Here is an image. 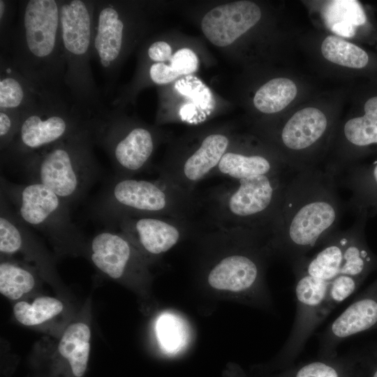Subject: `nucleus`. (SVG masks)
I'll return each instance as SVG.
<instances>
[{
  "label": "nucleus",
  "instance_id": "1",
  "mask_svg": "<svg viewBox=\"0 0 377 377\" xmlns=\"http://www.w3.org/2000/svg\"><path fill=\"white\" fill-rule=\"evenodd\" d=\"M348 230H337L313 256L292 263L295 316L283 354L302 350L316 328L367 279L348 243Z\"/></svg>",
  "mask_w": 377,
  "mask_h": 377
},
{
  "label": "nucleus",
  "instance_id": "2",
  "mask_svg": "<svg viewBox=\"0 0 377 377\" xmlns=\"http://www.w3.org/2000/svg\"><path fill=\"white\" fill-rule=\"evenodd\" d=\"M337 182L336 177L317 167L297 172L288 180L270 238L273 253L291 264L339 230L346 205L339 195Z\"/></svg>",
  "mask_w": 377,
  "mask_h": 377
},
{
  "label": "nucleus",
  "instance_id": "3",
  "mask_svg": "<svg viewBox=\"0 0 377 377\" xmlns=\"http://www.w3.org/2000/svg\"><path fill=\"white\" fill-rule=\"evenodd\" d=\"M17 4V20L1 47V54L6 55L40 94L68 98L61 0H24Z\"/></svg>",
  "mask_w": 377,
  "mask_h": 377
},
{
  "label": "nucleus",
  "instance_id": "4",
  "mask_svg": "<svg viewBox=\"0 0 377 377\" xmlns=\"http://www.w3.org/2000/svg\"><path fill=\"white\" fill-rule=\"evenodd\" d=\"M94 128L22 157L14 165L29 182L47 186L70 205L82 199L101 174Z\"/></svg>",
  "mask_w": 377,
  "mask_h": 377
},
{
  "label": "nucleus",
  "instance_id": "5",
  "mask_svg": "<svg viewBox=\"0 0 377 377\" xmlns=\"http://www.w3.org/2000/svg\"><path fill=\"white\" fill-rule=\"evenodd\" d=\"M287 182L282 173L216 187L202 201L208 210L210 225L225 230L247 228L272 236Z\"/></svg>",
  "mask_w": 377,
  "mask_h": 377
},
{
  "label": "nucleus",
  "instance_id": "6",
  "mask_svg": "<svg viewBox=\"0 0 377 377\" xmlns=\"http://www.w3.org/2000/svg\"><path fill=\"white\" fill-rule=\"evenodd\" d=\"M96 0H61L60 22L66 61L64 85L69 100L91 117L108 109L91 67Z\"/></svg>",
  "mask_w": 377,
  "mask_h": 377
},
{
  "label": "nucleus",
  "instance_id": "7",
  "mask_svg": "<svg viewBox=\"0 0 377 377\" xmlns=\"http://www.w3.org/2000/svg\"><path fill=\"white\" fill-rule=\"evenodd\" d=\"M202 205L158 177L154 180L114 176L92 206L93 216L112 226L121 218L156 215L191 220Z\"/></svg>",
  "mask_w": 377,
  "mask_h": 377
},
{
  "label": "nucleus",
  "instance_id": "8",
  "mask_svg": "<svg viewBox=\"0 0 377 377\" xmlns=\"http://www.w3.org/2000/svg\"><path fill=\"white\" fill-rule=\"evenodd\" d=\"M91 117L64 96L43 94L22 114L19 131L1 160L14 163L22 157L94 128Z\"/></svg>",
  "mask_w": 377,
  "mask_h": 377
},
{
  "label": "nucleus",
  "instance_id": "9",
  "mask_svg": "<svg viewBox=\"0 0 377 377\" xmlns=\"http://www.w3.org/2000/svg\"><path fill=\"white\" fill-rule=\"evenodd\" d=\"M1 195L31 228L47 235L58 247L82 245L83 236L71 217L70 205L38 182L15 184L1 177Z\"/></svg>",
  "mask_w": 377,
  "mask_h": 377
},
{
  "label": "nucleus",
  "instance_id": "10",
  "mask_svg": "<svg viewBox=\"0 0 377 377\" xmlns=\"http://www.w3.org/2000/svg\"><path fill=\"white\" fill-rule=\"evenodd\" d=\"M95 145L108 154L114 176L133 177L149 165L156 147L154 133L143 125L128 122L117 110L110 108L95 118Z\"/></svg>",
  "mask_w": 377,
  "mask_h": 377
},
{
  "label": "nucleus",
  "instance_id": "11",
  "mask_svg": "<svg viewBox=\"0 0 377 377\" xmlns=\"http://www.w3.org/2000/svg\"><path fill=\"white\" fill-rule=\"evenodd\" d=\"M270 237L263 232L239 228L237 248L209 269V286L239 294L256 292L261 286L265 260L273 254Z\"/></svg>",
  "mask_w": 377,
  "mask_h": 377
},
{
  "label": "nucleus",
  "instance_id": "12",
  "mask_svg": "<svg viewBox=\"0 0 377 377\" xmlns=\"http://www.w3.org/2000/svg\"><path fill=\"white\" fill-rule=\"evenodd\" d=\"M229 145L227 135L210 133L186 156L162 165L158 170V178L187 195L195 196L196 186L210 177Z\"/></svg>",
  "mask_w": 377,
  "mask_h": 377
},
{
  "label": "nucleus",
  "instance_id": "13",
  "mask_svg": "<svg viewBox=\"0 0 377 377\" xmlns=\"http://www.w3.org/2000/svg\"><path fill=\"white\" fill-rule=\"evenodd\" d=\"M191 220L156 215L129 216L119 219V228L142 257H157L175 246L191 228Z\"/></svg>",
  "mask_w": 377,
  "mask_h": 377
},
{
  "label": "nucleus",
  "instance_id": "14",
  "mask_svg": "<svg viewBox=\"0 0 377 377\" xmlns=\"http://www.w3.org/2000/svg\"><path fill=\"white\" fill-rule=\"evenodd\" d=\"M328 127L325 114L315 108L296 112L281 131V143L290 154L286 165L295 173L313 168L308 151L324 137Z\"/></svg>",
  "mask_w": 377,
  "mask_h": 377
},
{
  "label": "nucleus",
  "instance_id": "15",
  "mask_svg": "<svg viewBox=\"0 0 377 377\" xmlns=\"http://www.w3.org/2000/svg\"><path fill=\"white\" fill-rule=\"evenodd\" d=\"M377 327V278L319 335L320 351L334 354L347 339Z\"/></svg>",
  "mask_w": 377,
  "mask_h": 377
},
{
  "label": "nucleus",
  "instance_id": "16",
  "mask_svg": "<svg viewBox=\"0 0 377 377\" xmlns=\"http://www.w3.org/2000/svg\"><path fill=\"white\" fill-rule=\"evenodd\" d=\"M90 258L102 273L120 279L132 272L145 271L143 257L121 232L103 230L95 235L89 245Z\"/></svg>",
  "mask_w": 377,
  "mask_h": 377
},
{
  "label": "nucleus",
  "instance_id": "17",
  "mask_svg": "<svg viewBox=\"0 0 377 377\" xmlns=\"http://www.w3.org/2000/svg\"><path fill=\"white\" fill-rule=\"evenodd\" d=\"M261 11L254 2L238 1L214 8L202 18L201 28L214 45L226 47L253 27Z\"/></svg>",
  "mask_w": 377,
  "mask_h": 377
},
{
  "label": "nucleus",
  "instance_id": "18",
  "mask_svg": "<svg viewBox=\"0 0 377 377\" xmlns=\"http://www.w3.org/2000/svg\"><path fill=\"white\" fill-rule=\"evenodd\" d=\"M340 175L341 184L350 191L346 209L356 216L369 219L377 214V160L369 165H352ZM339 175V176H340Z\"/></svg>",
  "mask_w": 377,
  "mask_h": 377
},
{
  "label": "nucleus",
  "instance_id": "19",
  "mask_svg": "<svg viewBox=\"0 0 377 377\" xmlns=\"http://www.w3.org/2000/svg\"><path fill=\"white\" fill-rule=\"evenodd\" d=\"M285 163L262 153L228 151L223 156L210 177L222 176L234 181L285 173Z\"/></svg>",
  "mask_w": 377,
  "mask_h": 377
},
{
  "label": "nucleus",
  "instance_id": "20",
  "mask_svg": "<svg viewBox=\"0 0 377 377\" xmlns=\"http://www.w3.org/2000/svg\"><path fill=\"white\" fill-rule=\"evenodd\" d=\"M41 95L8 57L1 54L0 110L18 111L22 114L36 104Z\"/></svg>",
  "mask_w": 377,
  "mask_h": 377
},
{
  "label": "nucleus",
  "instance_id": "21",
  "mask_svg": "<svg viewBox=\"0 0 377 377\" xmlns=\"http://www.w3.org/2000/svg\"><path fill=\"white\" fill-rule=\"evenodd\" d=\"M90 339V328L82 322L70 325L60 339L58 351L68 362L72 372L76 377H82L87 369Z\"/></svg>",
  "mask_w": 377,
  "mask_h": 377
},
{
  "label": "nucleus",
  "instance_id": "22",
  "mask_svg": "<svg viewBox=\"0 0 377 377\" xmlns=\"http://www.w3.org/2000/svg\"><path fill=\"white\" fill-rule=\"evenodd\" d=\"M325 24L333 32L343 37L355 34L356 27L366 22V15L357 1H330L323 8Z\"/></svg>",
  "mask_w": 377,
  "mask_h": 377
},
{
  "label": "nucleus",
  "instance_id": "23",
  "mask_svg": "<svg viewBox=\"0 0 377 377\" xmlns=\"http://www.w3.org/2000/svg\"><path fill=\"white\" fill-rule=\"evenodd\" d=\"M364 109L363 116L348 120L343 128L345 141L355 149L377 145V96L369 98Z\"/></svg>",
  "mask_w": 377,
  "mask_h": 377
},
{
  "label": "nucleus",
  "instance_id": "24",
  "mask_svg": "<svg viewBox=\"0 0 377 377\" xmlns=\"http://www.w3.org/2000/svg\"><path fill=\"white\" fill-rule=\"evenodd\" d=\"M36 275L28 266L10 260L0 263V293L10 300H18L36 286Z\"/></svg>",
  "mask_w": 377,
  "mask_h": 377
},
{
  "label": "nucleus",
  "instance_id": "25",
  "mask_svg": "<svg viewBox=\"0 0 377 377\" xmlns=\"http://www.w3.org/2000/svg\"><path fill=\"white\" fill-rule=\"evenodd\" d=\"M296 95L297 87L292 80L274 78L259 88L254 96L253 104L263 113H276L284 109Z\"/></svg>",
  "mask_w": 377,
  "mask_h": 377
},
{
  "label": "nucleus",
  "instance_id": "26",
  "mask_svg": "<svg viewBox=\"0 0 377 377\" xmlns=\"http://www.w3.org/2000/svg\"><path fill=\"white\" fill-rule=\"evenodd\" d=\"M63 309L64 304L61 300L52 297L40 296L31 302H16L13 306V314L22 325L36 326L58 316Z\"/></svg>",
  "mask_w": 377,
  "mask_h": 377
},
{
  "label": "nucleus",
  "instance_id": "27",
  "mask_svg": "<svg viewBox=\"0 0 377 377\" xmlns=\"http://www.w3.org/2000/svg\"><path fill=\"white\" fill-rule=\"evenodd\" d=\"M321 52L328 61L348 68H362L369 61L367 54L362 48L334 36L325 38Z\"/></svg>",
  "mask_w": 377,
  "mask_h": 377
},
{
  "label": "nucleus",
  "instance_id": "28",
  "mask_svg": "<svg viewBox=\"0 0 377 377\" xmlns=\"http://www.w3.org/2000/svg\"><path fill=\"white\" fill-rule=\"evenodd\" d=\"M158 342L166 353H175L185 345L187 330L183 321L171 313L161 315L156 325Z\"/></svg>",
  "mask_w": 377,
  "mask_h": 377
},
{
  "label": "nucleus",
  "instance_id": "29",
  "mask_svg": "<svg viewBox=\"0 0 377 377\" xmlns=\"http://www.w3.org/2000/svg\"><path fill=\"white\" fill-rule=\"evenodd\" d=\"M22 113L0 110V149L4 151L16 136L20 126Z\"/></svg>",
  "mask_w": 377,
  "mask_h": 377
},
{
  "label": "nucleus",
  "instance_id": "30",
  "mask_svg": "<svg viewBox=\"0 0 377 377\" xmlns=\"http://www.w3.org/2000/svg\"><path fill=\"white\" fill-rule=\"evenodd\" d=\"M198 64V57L191 50L182 48L172 56L169 65L172 71L180 77L196 71Z\"/></svg>",
  "mask_w": 377,
  "mask_h": 377
},
{
  "label": "nucleus",
  "instance_id": "31",
  "mask_svg": "<svg viewBox=\"0 0 377 377\" xmlns=\"http://www.w3.org/2000/svg\"><path fill=\"white\" fill-rule=\"evenodd\" d=\"M294 377H340V373L329 362L317 361L300 367Z\"/></svg>",
  "mask_w": 377,
  "mask_h": 377
},
{
  "label": "nucleus",
  "instance_id": "32",
  "mask_svg": "<svg viewBox=\"0 0 377 377\" xmlns=\"http://www.w3.org/2000/svg\"><path fill=\"white\" fill-rule=\"evenodd\" d=\"M16 3L13 1L0 0V36L1 47L6 43L13 27Z\"/></svg>",
  "mask_w": 377,
  "mask_h": 377
},
{
  "label": "nucleus",
  "instance_id": "33",
  "mask_svg": "<svg viewBox=\"0 0 377 377\" xmlns=\"http://www.w3.org/2000/svg\"><path fill=\"white\" fill-rule=\"evenodd\" d=\"M149 77L157 84H164L172 82L178 77L169 64L165 63H153L149 68Z\"/></svg>",
  "mask_w": 377,
  "mask_h": 377
},
{
  "label": "nucleus",
  "instance_id": "34",
  "mask_svg": "<svg viewBox=\"0 0 377 377\" xmlns=\"http://www.w3.org/2000/svg\"><path fill=\"white\" fill-rule=\"evenodd\" d=\"M147 54L154 63H164L171 59L172 48L168 43L158 40L149 45Z\"/></svg>",
  "mask_w": 377,
  "mask_h": 377
},
{
  "label": "nucleus",
  "instance_id": "35",
  "mask_svg": "<svg viewBox=\"0 0 377 377\" xmlns=\"http://www.w3.org/2000/svg\"><path fill=\"white\" fill-rule=\"evenodd\" d=\"M375 345V346L377 348V343H374ZM372 377H377V369L375 370V371L374 372V374H373V376Z\"/></svg>",
  "mask_w": 377,
  "mask_h": 377
}]
</instances>
